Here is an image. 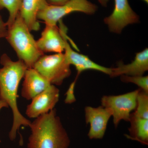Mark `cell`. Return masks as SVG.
Returning <instances> with one entry per match:
<instances>
[{
  "mask_svg": "<svg viewBox=\"0 0 148 148\" xmlns=\"http://www.w3.org/2000/svg\"><path fill=\"white\" fill-rule=\"evenodd\" d=\"M22 0H0V10L5 9L8 11V20L6 22L7 28L13 24L19 12Z\"/></svg>",
  "mask_w": 148,
  "mask_h": 148,
  "instance_id": "obj_16",
  "label": "cell"
},
{
  "mask_svg": "<svg viewBox=\"0 0 148 148\" xmlns=\"http://www.w3.org/2000/svg\"><path fill=\"white\" fill-rule=\"evenodd\" d=\"M59 90L51 84L47 89L33 98L28 105L26 114L29 118H37L54 108L59 101Z\"/></svg>",
  "mask_w": 148,
  "mask_h": 148,
  "instance_id": "obj_9",
  "label": "cell"
},
{
  "mask_svg": "<svg viewBox=\"0 0 148 148\" xmlns=\"http://www.w3.org/2000/svg\"><path fill=\"white\" fill-rule=\"evenodd\" d=\"M29 127L28 148H69L71 140L55 109L35 119Z\"/></svg>",
  "mask_w": 148,
  "mask_h": 148,
  "instance_id": "obj_2",
  "label": "cell"
},
{
  "mask_svg": "<svg viewBox=\"0 0 148 148\" xmlns=\"http://www.w3.org/2000/svg\"><path fill=\"white\" fill-rule=\"evenodd\" d=\"M143 1H145V2L147 3H148V0H143Z\"/></svg>",
  "mask_w": 148,
  "mask_h": 148,
  "instance_id": "obj_23",
  "label": "cell"
},
{
  "mask_svg": "<svg viewBox=\"0 0 148 148\" xmlns=\"http://www.w3.org/2000/svg\"><path fill=\"white\" fill-rule=\"evenodd\" d=\"M8 28L6 22L3 21L0 15V39L5 38L7 34Z\"/></svg>",
  "mask_w": 148,
  "mask_h": 148,
  "instance_id": "obj_20",
  "label": "cell"
},
{
  "mask_svg": "<svg viewBox=\"0 0 148 148\" xmlns=\"http://www.w3.org/2000/svg\"><path fill=\"white\" fill-rule=\"evenodd\" d=\"M64 53L67 63L71 66L73 65L77 71L76 79H77L80 74L86 70H92L102 72L110 75L111 68H106L96 64L92 61L87 56L79 53L73 50L68 42H66V46Z\"/></svg>",
  "mask_w": 148,
  "mask_h": 148,
  "instance_id": "obj_12",
  "label": "cell"
},
{
  "mask_svg": "<svg viewBox=\"0 0 148 148\" xmlns=\"http://www.w3.org/2000/svg\"><path fill=\"white\" fill-rule=\"evenodd\" d=\"M121 79L123 82L132 83L138 85L140 89L147 93H148V76H121Z\"/></svg>",
  "mask_w": 148,
  "mask_h": 148,
  "instance_id": "obj_18",
  "label": "cell"
},
{
  "mask_svg": "<svg viewBox=\"0 0 148 148\" xmlns=\"http://www.w3.org/2000/svg\"><path fill=\"white\" fill-rule=\"evenodd\" d=\"M64 53L43 55L35 63L33 68L51 84L60 86L69 77L71 71Z\"/></svg>",
  "mask_w": 148,
  "mask_h": 148,
  "instance_id": "obj_4",
  "label": "cell"
},
{
  "mask_svg": "<svg viewBox=\"0 0 148 148\" xmlns=\"http://www.w3.org/2000/svg\"><path fill=\"white\" fill-rule=\"evenodd\" d=\"M1 140H0V143H1Z\"/></svg>",
  "mask_w": 148,
  "mask_h": 148,
  "instance_id": "obj_24",
  "label": "cell"
},
{
  "mask_svg": "<svg viewBox=\"0 0 148 148\" xmlns=\"http://www.w3.org/2000/svg\"><path fill=\"white\" fill-rule=\"evenodd\" d=\"M31 32L18 13L13 24L8 28L5 38L16 52L18 60L28 69L33 68L40 57L44 55L39 49Z\"/></svg>",
  "mask_w": 148,
  "mask_h": 148,
  "instance_id": "obj_3",
  "label": "cell"
},
{
  "mask_svg": "<svg viewBox=\"0 0 148 148\" xmlns=\"http://www.w3.org/2000/svg\"><path fill=\"white\" fill-rule=\"evenodd\" d=\"M148 70V49L146 48L136 53L134 60L130 64H125L122 62H120L116 67L111 68L110 76L112 77L123 75L141 76Z\"/></svg>",
  "mask_w": 148,
  "mask_h": 148,
  "instance_id": "obj_11",
  "label": "cell"
},
{
  "mask_svg": "<svg viewBox=\"0 0 148 148\" xmlns=\"http://www.w3.org/2000/svg\"><path fill=\"white\" fill-rule=\"evenodd\" d=\"M132 113L138 117L148 119V93L140 88L137 96L136 108Z\"/></svg>",
  "mask_w": 148,
  "mask_h": 148,
  "instance_id": "obj_17",
  "label": "cell"
},
{
  "mask_svg": "<svg viewBox=\"0 0 148 148\" xmlns=\"http://www.w3.org/2000/svg\"><path fill=\"white\" fill-rule=\"evenodd\" d=\"M140 21L139 15L132 10L128 0H114L112 12L104 19L110 31L119 34L129 24H136Z\"/></svg>",
  "mask_w": 148,
  "mask_h": 148,
  "instance_id": "obj_7",
  "label": "cell"
},
{
  "mask_svg": "<svg viewBox=\"0 0 148 148\" xmlns=\"http://www.w3.org/2000/svg\"><path fill=\"white\" fill-rule=\"evenodd\" d=\"M98 1L102 6L106 7L108 6L109 0H98Z\"/></svg>",
  "mask_w": 148,
  "mask_h": 148,
  "instance_id": "obj_22",
  "label": "cell"
},
{
  "mask_svg": "<svg viewBox=\"0 0 148 148\" xmlns=\"http://www.w3.org/2000/svg\"><path fill=\"white\" fill-rule=\"evenodd\" d=\"M60 22V28L57 25L46 24L42 32L41 36L36 41L37 46L42 53L54 52L63 53L65 50L67 36V29L62 22Z\"/></svg>",
  "mask_w": 148,
  "mask_h": 148,
  "instance_id": "obj_8",
  "label": "cell"
},
{
  "mask_svg": "<svg viewBox=\"0 0 148 148\" xmlns=\"http://www.w3.org/2000/svg\"><path fill=\"white\" fill-rule=\"evenodd\" d=\"M0 63L2 66L0 68V100L6 103L12 111L13 123L9 138L13 141L20 127H29L32 122L20 113L17 103L19 83L28 68L21 60L13 61L6 53L1 56Z\"/></svg>",
  "mask_w": 148,
  "mask_h": 148,
  "instance_id": "obj_1",
  "label": "cell"
},
{
  "mask_svg": "<svg viewBox=\"0 0 148 148\" xmlns=\"http://www.w3.org/2000/svg\"><path fill=\"white\" fill-rule=\"evenodd\" d=\"M86 121L90 124L88 136L90 140L102 139L106 133L107 125L112 112L102 106L98 108L86 106L85 108Z\"/></svg>",
  "mask_w": 148,
  "mask_h": 148,
  "instance_id": "obj_10",
  "label": "cell"
},
{
  "mask_svg": "<svg viewBox=\"0 0 148 148\" xmlns=\"http://www.w3.org/2000/svg\"><path fill=\"white\" fill-rule=\"evenodd\" d=\"M76 79L71 84L69 89L66 93V98L65 100V103L66 104H72L76 101V98L74 95L75 86Z\"/></svg>",
  "mask_w": 148,
  "mask_h": 148,
  "instance_id": "obj_19",
  "label": "cell"
},
{
  "mask_svg": "<svg viewBox=\"0 0 148 148\" xmlns=\"http://www.w3.org/2000/svg\"><path fill=\"white\" fill-rule=\"evenodd\" d=\"M129 122L130 123L129 135H126V137L142 145H148V119L138 117L131 113Z\"/></svg>",
  "mask_w": 148,
  "mask_h": 148,
  "instance_id": "obj_15",
  "label": "cell"
},
{
  "mask_svg": "<svg viewBox=\"0 0 148 148\" xmlns=\"http://www.w3.org/2000/svg\"><path fill=\"white\" fill-rule=\"evenodd\" d=\"M49 5H59L68 2L70 0H46Z\"/></svg>",
  "mask_w": 148,
  "mask_h": 148,
  "instance_id": "obj_21",
  "label": "cell"
},
{
  "mask_svg": "<svg viewBox=\"0 0 148 148\" xmlns=\"http://www.w3.org/2000/svg\"><path fill=\"white\" fill-rule=\"evenodd\" d=\"M47 5L46 0H22L18 14L30 31L39 30L37 14Z\"/></svg>",
  "mask_w": 148,
  "mask_h": 148,
  "instance_id": "obj_14",
  "label": "cell"
},
{
  "mask_svg": "<svg viewBox=\"0 0 148 148\" xmlns=\"http://www.w3.org/2000/svg\"><path fill=\"white\" fill-rule=\"evenodd\" d=\"M24 78L21 94L27 100H32L51 84L34 68L27 69Z\"/></svg>",
  "mask_w": 148,
  "mask_h": 148,
  "instance_id": "obj_13",
  "label": "cell"
},
{
  "mask_svg": "<svg viewBox=\"0 0 148 148\" xmlns=\"http://www.w3.org/2000/svg\"><path fill=\"white\" fill-rule=\"evenodd\" d=\"M140 88L128 93L118 95H104L101 106L112 112L113 123L117 127L121 121L129 122L130 114L137 106V98Z\"/></svg>",
  "mask_w": 148,
  "mask_h": 148,
  "instance_id": "obj_6",
  "label": "cell"
},
{
  "mask_svg": "<svg viewBox=\"0 0 148 148\" xmlns=\"http://www.w3.org/2000/svg\"><path fill=\"white\" fill-rule=\"evenodd\" d=\"M98 10L97 5L88 0H70L59 5H47L37 14L38 20L44 21L45 24L56 25L64 16L74 12L93 14Z\"/></svg>",
  "mask_w": 148,
  "mask_h": 148,
  "instance_id": "obj_5",
  "label": "cell"
}]
</instances>
